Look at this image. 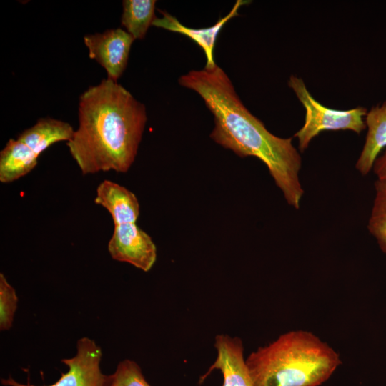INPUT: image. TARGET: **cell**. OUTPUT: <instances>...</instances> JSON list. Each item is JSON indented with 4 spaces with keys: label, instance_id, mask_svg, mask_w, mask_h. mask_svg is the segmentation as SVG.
Segmentation results:
<instances>
[{
    "label": "cell",
    "instance_id": "8",
    "mask_svg": "<svg viewBox=\"0 0 386 386\" xmlns=\"http://www.w3.org/2000/svg\"><path fill=\"white\" fill-rule=\"evenodd\" d=\"M217 356L200 383L214 370L223 375L222 386H255L244 358V346L238 337L220 334L215 337Z\"/></svg>",
    "mask_w": 386,
    "mask_h": 386
},
{
    "label": "cell",
    "instance_id": "9",
    "mask_svg": "<svg viewBox=\"0 0 386 386\" xmlns=\"http://www.w3.org/2000/svg\"><path fill=\"white\" fill-rule=\"evenodd\" d=\"M246 2L249 1H237L231 11L210 27L194 29L185 26L176 17L163 11H159L162 16L156 17L152 26L183 34L192 39L201 47L205 54L207 59L205 67H212L217 64L214 60L213 51L219 33L229 20L238 15L239 7Z\"/></svg>",
    "mask_w": 386,
    "mask_h": 386
},
{
    "label": "cell",
    "instance_id": "6",
    "mask_svg": "<svg viewBox=\"0 0 386 386\" xmlns=\"http://www.w3.org/2000/svg\"><path fill=\"white\" fill-rule=\"evenodd\" d=\"M108 251L113 259L131 264L144 272L149 271L157 259L154 242L136 222L114 225Z\"/></svg>",
    "mask_w": 386,
    "mask_h": 386
},
{
    "label": "cell",
    "instance_id": "4",
    "mask_svg": "<svg viewBox=\"0 0 386 386\" xmlns=\"http://www.w3.org/2000/svg\"><path fill=\"white\" fill-rule=\"evenodd\" d=\"M289 86L293 90L305 109V119L302 127L294 137L298 139L300 152L306 149L312 139L325 130H351L361 133L366 127L363 117L366 108L359 106L349 110L327 108L317 102L307 90L304 81L291 75Z\"/></svg>",
    "mask_w": 386,
    "mask_h": 386
},
{
    "label": "cell",
    "instance_id": "7",
    "mask_svg": "<svg viewBox=\"0 0 386 386\" xmlns=\"http://www.w3.org/2000/svg\"><path fill=\"white\" fill-rule=\"evenodd\" d=\"M134 39L125 30L112 29L84 36L89 56L107 71V79L117 81L124 71Z\"/></svg>",
    "mask_w": 386,
    "mask_h": 386
},
{
    "label": "cell",
    "instance_id": "14",
    "mask_svg": "<svg viewBox=\"0 0 386 386\" xmlns=\"http://www.w3.org/2000/svg\"><path fill=\"white\" fill-rule=\"evenodd\" d=\"M154 0H124L122 1L121 24L134 39L144 38L156 18Z\"/></svg>",
    "mask_w": 386,
    "mask_h": 386
},
{
    "label": "cell",
    "instance_id": "15",
    "mask_svg": "<svg viewBox=\"0 0 386 386\" xmlns=\"http://www.w3.org/2000/svg\"><path fill=\"white\" fill-rule=\"evenodd\" d=\"M375 197L368 222V229L386 252V179L375 183Z\"/></svg>",
    "mask_w": 386,
    "mask_h": 386
},
{
    "label": "cell",
    "instance_id": "5",
    "mask_svg": "<svg viewBox=\"0 0 386 386\" xmlns=\"http://www.w3.org/2000/svg\"><path fill=\"white\" fill-rule=\"evenodd\" d=\"M76 354L71 358L61 360L69 370L61 373L55 382L49 385H34L18 382L11 377L1 379L5 386H104L107 375L100 367L102 349L91 339L83 337L76 343Z\"/></svg>",
    "mask_w": 386,
    "mask_h": 386
},
{
    "label": "cell",
    "instance_id": "11",
    "mask_svg": "<svg viewBox=\"0 0 386 386\" xmlns=\"http://www.w3.org/2000/svg\"><path fill=\"white\" fill-rule=\"evenodd\" d=\"M365 122L367 133L355 165L362 175L370 172L379 154L386 147V102L372 107L367 112Z\"/></svg>",
    "mask_w": 386,
    "mask_h": 386
},
{
    "label": "cell",
    "instance_id": "17",
    "mask_svg": "<svg viewBox=\"0 0 386 386\" xmlns=\"http://www.w3.org/2000/svg\"><path fill=\"white\" fill-rule=\"evenodd\" d=\"M18 297L14 288L8 282L3 273L0 274V330H9L17 308Z\"/></svg>",
    "mask_w": 386,
    "mask_h": 386
},
{
    "label": "cell",
    "instance_id": "2",
    "mask_svg": "<svg viewBox=\"0 0 386 386\" xmlns=\"http://www.w3.org/2000/svg\"><path fill=\"white\" fill-rule=\"evenodd\" d=\"M78 116L79 127L66 144L81 173L127 172L147 120L144 104L107 78L80 95Z\"/></svg>",
    "mask_w": 386,
    "mask_h": 386
},
{
    "label": "cell",
    "instance_id": "12",
    "mask_svg": "<svg viewBox=\"0 0 386 386\" xmlns=\"http://www.w3.org/2000/svg\"><path fill=\"white\" fill-rule=\"evenodd\" d=\"M74 132L73 127L68 122L51 117H42L31 127L22 132L17 139L24 142L39 156L53 144L69 141Z\"/></svg>",
    "mask_w": 386,
    "mask_h": 386
},
{
    "label": "cell",
    "instance_id": "16",
    "mask_svg": "<svg viewBox=\"0 0 386 386\" xmlns=\"http://www.w3.org/2000/svg\"><path fill=\"white\" fill-rule=\"evenodd\" d=\"M104 386H151L145 379L140 366L132 360H124L115 371L107 375Z\"/></svg>",
    "mask_w": 386,
    "mask_h": 386
},
{
    "label": "cell",
    "instance_id": "3",
    "mask_svg": "<svg viewBox=\"0 0 386 386\" xmlns=\"http://www.w3.org/2000/svg\"><path fill=\"white\" fill-rule=\"evenodd\" d=\"M245 362L255 386H319L341 364L335 350L305 330L281 335Z\"/></svg>",
    "mask_w": 386,
    "mask_h": 386
},
{
    "label": "cell",
    "instance_id": "18",
    "mask_svg": "<svg viewBox=\"0 0 386 386\" xmlns=\"http://www.w3.org/2000/svg\"><path fill=\"white\" fill-rule=\"evenodd\" d=\"M379 179H386V151L378 157L372 167Z\"/></svg>",
    "mask_w": 386,
    "mask_h": 386
},
{
    "label": "cell",
    "instance_id": "10",
    "mask_svg": "<svg viewBox=\"0 0 386 386\" xmlns=\"http://www.w3.org/2000/svg\"><path fill=\"white\" fill-rule=\"evenodd\" d=\"M94 202L109 212L114 225L136 222L139 214L136 195L110 180H104L99 184Z\"/></svg>",
    "mask_w": 386,
    "mask_h": 386
},
{
    "label": "cell",
    "instance_id": "1",
    "mask_svg": "<svg viewBox=\"0 0 386 386\" xmlns=\"http://www.w3.org/2000/svg\"><path fill=\"white\" fill-rule=\"evenodd\" d=\"M179 83L196 91L213 114L214 128L210 137L240 157L261 160L288 204L298 209L304 194L299 179L302 158L292 139L272 134L247 109L227 74L217 64L190 71L179 77Z\"/></svg>",
    "mask_w": 386,
    "mask_h": 386
},
{
    "label": "cell",
    "instance_id": "13",
    "mask_svg": "<svg viewBox=\"0 0 386 386\" xmlns=\"http://www.w3.org/2000/svg\"><path fill=\"white\" fill-rule=\"evenodd\" d=\"M39 156L19 139H10L0 152V182L9 183L29 173Z\"/></svg>",
    "mask_w": 386,
    "mask_h": 386
}]
</instances>
